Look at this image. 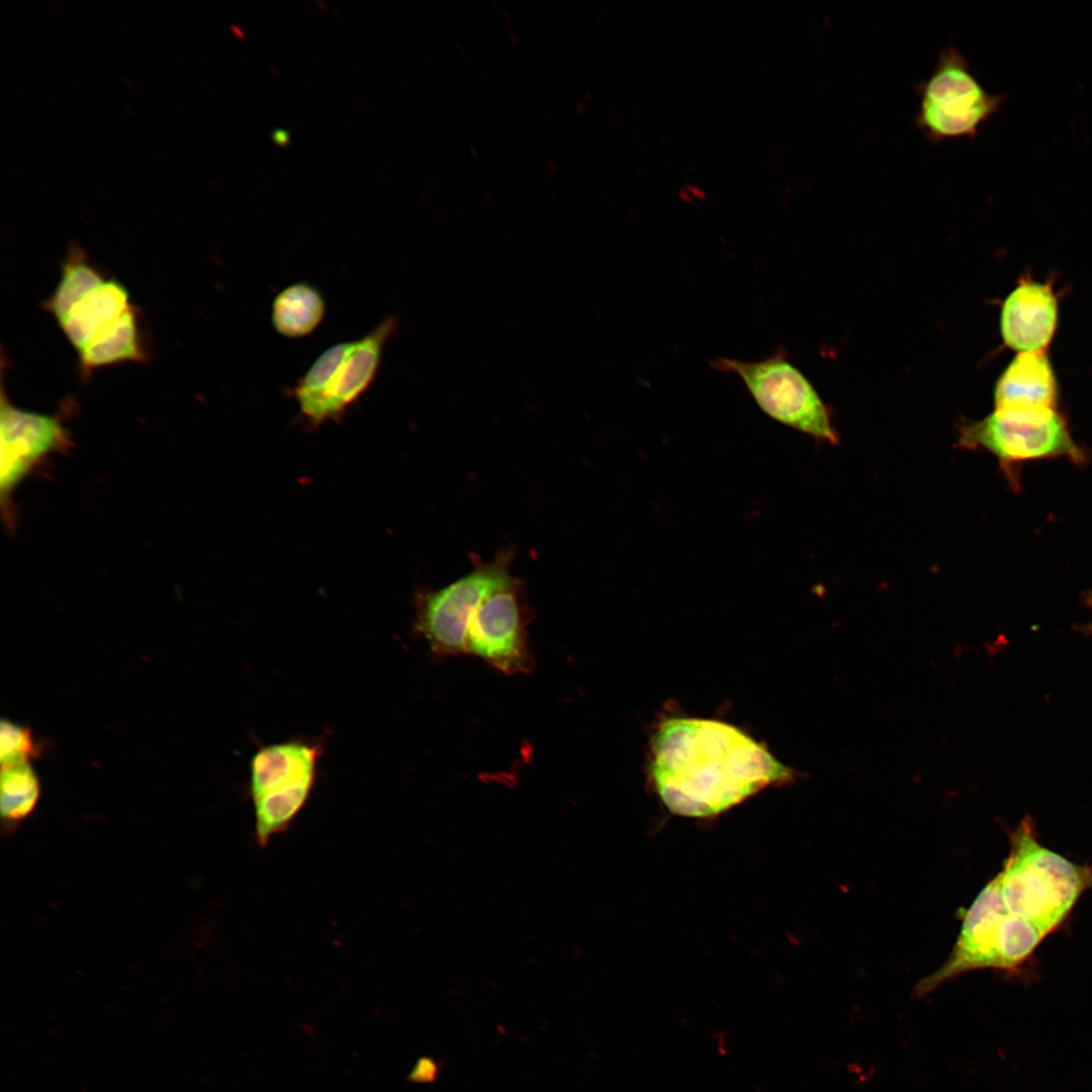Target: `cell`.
Returning a JSON list of instances; mask_svg holds the SVG:
<instances>
[{"label": "cell", "mask_w": 1092, "mask_h": 1092, "mask_svg": "<svg viewBox=\"0 0 1092 1092\" xmlns=\"http://www.w3.org/2000/svg\"><path fill=\"white\" fill-rule=\"evenodd\" d=\"M650 774L669 811L696 818L716 816L768 786L796 778L794 769L737 727L699 718L659 724Z\"/></svg>", "instance_id": "6da1fadb"}, {"label": "cell", "mask_w": 1092, "mask_h": 1092, "mask_svg": "<svg viewBox=\"0 0 1092 1092\" xmlns=\"http://www.w3.org/2000/svg\"><path fill=\"white\" fill-rule=\"evenodd\" d=\"M41 306L77 352L84 377L104 367L147 361L140 310L127 288L105 277L80 247L69 248L58 284Z\"/></svg>", "instance_id": "7a4b0ae2"}, {"label": "cell", "mask_w": 1092, "mask_h": 1092, "mask_svg": "<svg viewBox=\"0 0 1092 1092\" xmlns=\"http://www.w3.org/2000/svg\"><path fill=\"white\" fill-rule=\"evenodd\" d=\"M1003 870L990 883L1002 918L1043 939L1092 888V868L1042 846L1028 819L1011 835Z\"/></svg>", "instance_id": "3957f363"}, {"label": "cell", "mask_w": 1092, "mask_h": 1092, "mask_svg": "<svg viewBox=\"0 0 1092 1092\" xmlns=\"http://www.w3.org/2000/svg\"><path fill=\"white\" fill-rule=\"evenodd\" d=\"M916 91L914 124L933 144L975 136L1003 100L985 90L953 44L940 50L932 72Z\"/></svg>", "instance_id": "277c9868"}, {"label": "cell", "mask_w": 1092, "mask_h": 1092, "mask_svg": "<svg viewBox=\"0 0 1092 1092\" xmlns=\"http://www.w3.org/2000/svg\"><path fill=\"white\" fill-rule=\"evenodd\" d=\"M396 326L394 317H385L362 338L335 344L317 357L294 388L300 411L309 422L338 418L370 386L383 347Z\"/></svg>", "instance_id": "5b68a950"}, {"label": "cell", "mask_w": 1092, "mask_h": 1092, "mask_svg": "<svg viewBox=\"0 0 1092 1092\" xmlns=\"http://www.w3.org/2000/svg\"><path fill=\"white\" fill-rule=\"evenodd\" d=\"M957 446L989 451L1010 479L1012 465L1027 460L1065 457L1076 463L1084 461L1066 421L1051 408H995L986 418L962 426Z\"/></svg>", "instance_id": "8992f818"}, {"label": "cell", "mask_w": 1092, "mask_h": 1092, "mask_svg": "<svg viewBox=\"0 0 1092 1092\" xmlns=\"http://www.w3.org/2000/svg\"><path fill=\"white\" fill-rule=\"evenodd\" d=\"M710 363L722 372L737 375L770 418L816 439L838 444L824 402L783 353L754 361L717 357Z\"/></svg>", "instance_id": "52a82bcc"}, {"label": "cell", "mask_w": 1092, "mask_h": 1092, "mask_svg": "<svg viewBox=\"0 0 1092 1092\" xmlns=\"http://www.w3.org/2000/svg\"><path fill=\"white\" fill-rule=\"evenodd\" d=\"M506 551L438 590L420 594L415 628L438 655L466 653L469 621L479 604L516 580Z\"/></svg>", "instance_id": "ba28073f"}, {"label": "cell", "mask_w": 1092, "mask_h": 1092, "mask_svg": "<svg viewBox=\"0 0 1092 1092\" xmlns=\"http://www.w3.org/2000/svg\"><path fill=\"white\" fill-rule=\"evenodd\" d=\"M0 438V502L5 525L13 531L16 526L13 504L16 487L49 456L69 451L73 442L59 414H40L13 405L5 393L3 380Z\"/></svg>", "instance_id": "9c48e42d"}, {"label": "cell", "mask_w": 1092, "mask_h": 1092, "mask_svg": "<svg viewBox=\"0 0 1092 1092\" xmlns=\"http://www.w3.org/2000/svg\"><path fill=\"white\" fill-rule=\"evenodd\" d=\"M528 622L529 611L516 579L479 604L469 621L466 653L507 674L530 671L533 658L527 638Z\"/></svg>", "instance_id": "30bf717a"}, {"label": "cell", "mask_w": 1092, "mask_h": 1092, "mask_svg": "<svg viewBox=\"0 0 1092 1092\" xmlns=\"http://www.w3.org/2000/svg\"><path fill=\"white\" fill-rule=\"evenodd\" d=\"M1058 300L1050 283L1024 278L1005 298L1000 314L1004 343L1017 353L1045 352L1058 324Z\"/></svg>", "instance_id": "8fae6325"}, {"label": "cell", "mask_w": 1092, "mask_h": 1092, "mask_svg": "<svg viewBox=\"0 0 1092 1092\" xmlns=\"http://www.w3.org/2000/svg\"><path fill=\"white\" fill-rule=\"evenodd\" d=\"M995 408L1057 410L1058 386L1045 352L1018 353L999 377Z\"/></svg>", "instance_id": "7c38bea8"}, {"label": "cell", "mask_w": 1092, "mask_h": 1092, "mask_svg": "<svg viewBox=\"0 0 1092 1092\" xmlns=\"http://www.w3.org/2000/svg\"><path fill=\"white\" fill-rule=\"evenodd\" d=\"M322 750L312 744L289 741L264 746L251 760L252 800L266 793L313 784Z\"/></svg>", "instance_id": "4fadbf2b"}, {"label": "cell", "mask_w": 1092, "mask_h": 1092, "mask_svg": "<svg viewBox=\"0 0 1092 1092\" xmlns=\"http://www.w3.org/2000/svg\"><path fill=\"white\" fill-rule=\"evenodd\" d=\"M325 300L312 285L297 282L282 289L274 298L271 321L275 331L287 338L312 333L325 315Z\"/></svg>", "instance_id": "5bb4252c"}, {"label": "cell", "mask_w": 1092, "mask_h": 1092, "mask_svg": "<svg viewBox=\"0 0 1092 1092\" xmlns=\"http://www.w3.org/2000/svg\"><path fill=\"white\" fill-rule=\"evenodd\" d=\"M40 797V783L29 762L2 767L1 824L10 834L34 811Z\"/></svg>", "instance_id": "9a60e30c"}, {"label": "cell", "mask_w": 1092, "mask_h": 1092, "mask_svg": "<svg viewBox=\"0 0 1092 1092\" xmlns=\"http://www.w3.org/2000/svg\"><path fill=\"white\" fill-rule=\"evenodd\" d=\"M2 767L28 762L37 753L30 728L2 720L0 728Z\"/></svg>", "instance_id": "2e32d148"}, {"label": "cell", "mask_w": 1092, "mask_h": 1092, "mask_svg": "<svg viewBox=\"0 0 1092 1092\" xmlns=\"http://www.w3.org/2000/svg\"><path fill=\"white\" fill-rule=\"evenodd\" d=\"M272 139L278 145H286L288 143V134L285 130H274Z\"/></svg>", "instance_id": "e0dca14e"}]
</instances>
